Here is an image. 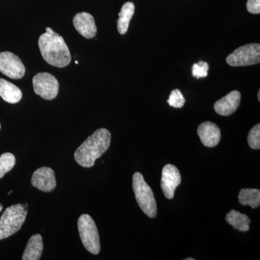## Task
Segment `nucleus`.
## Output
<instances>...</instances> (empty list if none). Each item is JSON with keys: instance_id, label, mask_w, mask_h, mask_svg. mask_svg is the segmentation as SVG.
Listing matches in <instances>:
<instances>
[{"instance_id": "f257e3e1", "label": "nucleus", "mask_w": 260, "mask_h": 260, "mask_svg": "<svg viewBox=\"0 0 260 260\" xmlns=\"http://www.w3.org/2000/svg\"><path fill=\"white\" fill-rule=\"evenodd\" d=\"M39 39V47L44 60L48 64L62 68L71 62V54L64 39L51 28Z\"/></svg>"}, {"instance_id": "f03ea898", "label": "nucleus", "mask_w": 260, "mask_h": 260, "mask_svg": "<svg viewBox=\"0 0 260 260\" xmlns=\"http://www.w3.org/2000/svg\"><path fill=\"white\" fill-rule=\"evenodd\" d=\"M112 140L110 132L104 128L97 129L84 141L75 153V160L84 168L93 167L95 160L109 149Z\"/></svg>"}, {"instance_id": "7ed1b4c3", "label": "nucleus", "mask_w": 260, "mask_h": 260, "mask_svg": "<svg viewBox=\"0 0 260 260\" xmlns=\"http://www.w3.org/2000/svg\"><path fill=\"white\" fill-rule=\"evenodd\" d=\"M28 213V204L13 205L0 218V240L11 237L21 229Z\"/></svg>"}, {"instance_id": "20e7f679", "label": "nucleus", "mask_w": 260, "mask_h": 260, "mask_svg": "<svg viewBox=\"0 0 260 260\" xmlns=\"http://www.w3.org/2000/svg\"><path fill=\"white\" fill-rule=\"evenodd\" d=\"M133 187L140 209L149 218H155L157 215V203L153 191L140 172H136L133 175Z\"/></svg>"}, {"instance_id": "39448f33", "label": "nucleus", "mask_w": 260, "mask_h": 260, "mask_svg": "<svg viewBox=\"0 0 260 260\" xmlns=\"http://www.w3.org/2000/svg\"><path fill=\"white\" fill-rule=\"evenodd\" d=\"M80 239L85 249L93 254H99L101 251L99 231L93 218L87 214L80 215L78 221Z\"/></svg>"}, {"instance_id": "423d86ee", "label": "nucleus", "mask_w": 260, "mask_h": 260, "mask_svg": "<svg viewBox=\"0 0 260 260\" xmlns=\"http://www.w3.org/2000/svg\"><path fill=\"white\" fill-rule=\"evenodd\" d=\"M226 62L232 67H246L259 64V44H249L238 48L227 56Z\"/></svg>"}, {"instance_id": "0eeeda50", "label": "nucleus", "mask_w": 260, "mask_h": 260, "mask_svg": "<svg viewBox=\"0 0 260 260\" xmlns=\"http://www.w3.org/2000/svg\"><path fill=\"white\" fill-rule=\"evenodd\" d=\"M34 92L45 100H53L59 92V82L54 76L48 73H40L32 78Z\"/></svg>"}, {"instance_id": "6e6552de", "label": "nucleus", "mask_w": 260, "mask_h": 260, "mask_svg": "<svg viewBox=\"0 0 260 260\" xmlns=\"http://www.w3.org/2000/svg\"><path fill=\"white\" fill-rule=\"evenodd\" d=\"M0 72L12 79H21L25 68L20 58L9 51L0 53Z\"/></svg>"}, {"instance_id": "1a4fd4ad", "label": "nucleus", "mask_w": 260, "mask_h": 260, "mask_svg": "<svg viewBox=\"0 0 260 260\" xmlns=\"http://www.w3.org/2000/svg\"><path fill=\"white\" fill-rule=\"evenodd\" d=\"M181 177L179 169L172 164H167L162 170L160 186L164 196L169 200L174 198L176 189L181 184Z\"/></svg>"}, {"instance_id": "9d476101", "label": "nucleus", "mask_w": 260, "mask_h": 260, "mask_svg": "<svg viewBox=\"0 0 260 260\" xmlns=\"http://www.w3.org/2000/svg\"><path fill=\"white\" fill-rule=\"evenodd\" d=\"M31 184L44 192H51L56 188L55 174L51 168H39L32 174Z\"/></svg>"}, {"instance_id": "9b49d317", "label": "nucleus", "mask_w": 260, "mask_h": 260, "mask_svg": "<svg viewBox=\"0 0 260 260\" xmlns=\"http://www.w3.org/2000/svg\"><path fill=\"white\" fill-rule=\"evenodd\" d=\"M241 103V93L238 90H233L225 96L217 101L214 105L215 112L220 116L232 115L237 110Z\"/></svg>"}, {"instance_id": "f8f14e48", "label": "nucleus", "mask_w": 260, "mask_h": 260, "mask_svg": "<svg viewBox=\"0 0 260 260\" xmlns=\"http://www.w3.org/2000/svg\"><path fill=\"white\" fill-rule=\"evenodd\" d=\"M202 143L208 148H213L218 145L221 138L220 128L211 121H205L198 128Z\"/></svg>"}, {"instance_id": "ddd939ff", "label": "nucleus", "mask_w": 260, "mask_h": 260, "mask_svg": "<svg viewBox=\"0 0 260 260\" xmlns=\"http://www.w3.org/2000/svg\"><path fill=\"white\" fill-rule=\"evenodd\" d=\"M73 25L77 31L86 39H93L96 35L95 20L90 13H78L73 18Z\"/></svg>"}, {"instance_id": "4468645a", "label": "nucleus", "mask_w": 260, "mask_h": 260, "mask_svg": "<svg viewBox=\"0 0 260 260\" xmlns=\"http://www.w3.org/2000/svg\"><path fill=\"white\" fill-rule=\"evenodd\" d=\"M43 249H44V246H43L42 236L40 234H34L28 240L22 259H40L42 255Z\"/></svg>"}, {"instance_id": "2eb2a0df", "label": "nucleus", "mask_w": 260, "mask_h": 260, "mask_svg": "<svg viewBox=\"0 0 260 260\" xmlns=\"http://www.w3.org/2000/svg\"><path fill=\"white\" fill-rule=\"evenodd\" d=\"M0 96L5 102L17 104L21 100L23 94L20 89L14 84L0 78Z\"/></svg>"}, {"instance_id": "dca6fc26", "label": "nucleus", "mask_w": 260, "mask_h": 260, "mask_svg": "<svg viewBox=\"0 0 260 260\" xmlns=\"http://www.w3.org/2000/svg\"><path fill=\"white\" fill-rule=\"evenodd\" d=\"M225 220L239 232H248L250 228L251 220L249 217L235 210H232L227 214Z\"/></svg>"}, {"instance_id": "f3484780", "label": "nucleus", "mask_w": 260, "mask_h": 260, "mask_svg": "<svg viewBox=\"0 0 260 260\" xmlns=\"http://www.w3.org/2000/svg\"><path fill=\"white\" fill-rule=\"evenodd\" d=\"M135 9V5L131 2L126 3L121 8L117 21L118 31L121 35H124L127 32L130 20L134 15Z\"/></svg>"}, {"instance_id": "a211bd4d", "label": "nucleus", "mask_w": 260, "mask_h": 260, "mask_svg": "<svg viewBox=\"0 0 260 260\" xmlns=\"http://www.w3.org/2000/svg\"><path fill=\"white\" fill-rule=\"evenodd\" d=\"M239 203L244 206L249 205L253 209L259 208L260 191L256 189H242L239 191Z\"/></svg>"}, {"instance_id": "6ab92c4d", "label": "nucleus", "mask_w": 260, "mask_h": 260, "mask_svg": "<svg viewBox=\"0 0 260 260\" xmlns=\"http://www.w3.org/2000/svg\"><path fill=\"white\" fill-rule=\"evenodd\" d=\"M15 162L16 160L13 154L5 153L0 156V179L13 169Z\"/></svg>"}, {"instance_id": "aec40b11", "label": "nucleus", "mask_w": 260, "mask_h": 260, "mask_svg": "<svg viewBox=\"0 0 260 260\" xmlns=\"http://www.w3.org/2000/svg\"><path fill=\"white\" fill-rule=\"evenodd\" d=\"M248 144L251 149L259 150L260 148V124H257L251 128L248 135Z\"/></svg>"}, {"instance_id": "412c9836", "label": "nucleus", "mask_w": 260, "mask_h": 260, "mask_svg": "<svg viewBox=\"0 0 260 260\" xmlns=\"http://www.w3.org/2000/svg\"><path fill=\"white\" fill-rule=\"evenodd\" d=\"M167 102L171 107L180 109L184 107L186 100L180 90L179 89H175V90H172Z\"/></svg>"}, {"instance_id": "4be33fe9", "label": "nucleus", "mask_w": 260, "mask_h": 260, "mask_svg": "<svg viewBox=\"0 0 260 260\" xmlns=\"http://www.w3.org/2000/svg\"><path fill=\"white\" fill-rule=\"evenodd\" d=\"M209 64L205 61H200L192 66V75L196 78H206L208 76Z\"/></svg>"}, {"instance_id": "5701e85b", "label": "nucleus", "mask_w": 260, "mask_h": 260, "mask_svg": "<svg viewBox=\"0 0 260 260\" xmlns=\"http://www.w3.org/2000/svg\"><path fill=\"white\" fill-rule=\"evenodd\" d=\"M246 8L251 14H259L260 0H248Z\"/></svg>"}, {"instance_id": "b1692460", "label": "nucleus", "mask_w": 260, "mask_h": 260, "mask_svg": "<svg viewBox=\"0 0 260 260\" xmlns=\"http://www.w3.org/2000/svg\"><path fill=\"white\" fill-rule=\"evenodd\" d=\"M258 100H259V102H260V90H259V91H258Z\"/></svg>"}, {"instance_id": "393cba45", "label": "nucleus", "mask_w": 260, "mask_h": 260, "mask_svg": "<svg viewBox=\"0 0 260 260\" xmlns=\"http://www.w3.org/2000/svg\"><path fill=\"white\" fill-rule=\"evenodd\" d=\"M3 205H2L1 203H0V213H1L2 210H3Z\"/></svg>"}, {"instance_id": "a878e982", "label": "nucleus", "mask_w": 260, "mask_h": 260, "mask_svg": "<svg viewBox=\"0 0 260 260\" xmlns=\"http://www.w3.org/2000/svg\"><path fill=\"white\" fill-rule=\"evenodd\" d=\"M185 260H194V258H186Z\"/></svg>"}, {"instance_id": "bb28decb", "label": "nucleus", "mask_w": 260, "mask_h": 260, "mask_svg": "<svg viewBox=\"0 0 260 260\" xmlns=\"http://www.w3.org/2000/svg\"><path fill=\"white\" fill-rule=\"evenodd\" d=\"M13 190H11V191H9V193H8V194L10 195V194H11V193L13 192Z\"/></svg>"}, {"instance_id": "cd10ccee", "label": "nucleus", "mask_w": 260, "mask_h": 260, "mask_svg": "<svg viewBox=\"0 0 260 260\" xmlns=\"http://www.w3.org/2000/svg\"><path fill=\"white\" fill-rule=\"evenodd\" d=\"M75 64H78V61H75Z\"/></svg>"}, {"instance_id": "c85d7f7f", "label": "nucleus", "mask_w": 260, "mask_h": 260, "mask_svg": "<svg viewBox=\"0 0 260 260\" xmlns=\"http://www.w3.org/2000/svg\"><path fill=\"white\" fill-rule=\"evenodd\" d=\"M0 129H1V124H0Z\"/></svg>"}]
</instances>
